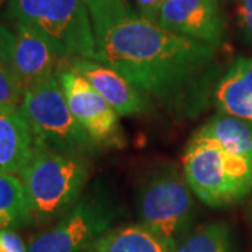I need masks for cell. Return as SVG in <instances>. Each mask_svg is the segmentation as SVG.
Returning a JSON list of instances; mask_svg holds the SVG:
<instances>
[{
    "label": "cell",
    "mask_w": 252,
    "mask_h": 252,
    "mask_svg": "<svg viewBox=\"0 0 252 252\" xmlns=\"http://www.w3.org/2000/svg\"><path fill=\"white\" fill-rule=\"evenodd\" d=\"M94 36L95 61L158 98L181 93L216 54L215 46L171 32L133 11L94 30Z\"/></svg>",
    "instance_id": "1"
},
{
    "label": "cell",
    "mask_w": 252,
    "mask_h": 252,
    "mask_svg": "<svg viewBox=\"0 0 252 252\" xmlns=\"http://www.w3.org/2000/svg\"><path fill=\"white\" fill-rule=\"evenodd\" d=\"M18 177L26 189L31 224H42L77 203L90 177V164L89 158L35 146Z\"/></svg>",
    "instance_id": "2"
},
{
    "label": "cell",
    "mask_w": 252,
    "mask_h": 252,
    "mask_svg": "<svg viewBox=\"0 0 252 252\" xmlns=\"http://www.w3.org/2000/svg\"><path fill=\"white\" fill-rule=\"evenodd\" d=\"M182 172L193 195L209 206L234 203L252 190V161L198 133L184 154Z\"/></svg>",
    "instance_id": "3"
},
{
    "label": "cell",
    "mask_w": 252,
    "mask_h": 252,
    "mask_svg": "<svg viewBox=\"0 0 252 252\" xmlns=\"http://www.w3.org/2000/svg\"><path fill=\"white\" fill-rule=\"evenodd\" d=\"M18 107L32 130L35 146L84 158L101 149L72 115L56 73L24 89Z\"/></svg>",
    "instance_id": "4"
},
{
    "label": "cell",
    "mask_w": 252,
    "mask_h": 252,
    "mask_svg": "<svg viewBox=\"0 0 252 252\" xmlns=\"http://www.w3.org/2000/svg\"><path fill=\"white\" fill-rule=\"evenodd\" d=\"M6 11L44 36L61 59H95L93 21L81 0H7Z\"/></svg>",
    "instance_id": "5"
},
{
    "label": "cell",
    "mask_w": 252,
    "mask_h": 252,
    "mask_svg": "<svg viewBox=\"0 0 252 252\" xmlns=\"http://www.w3.org/2000/svg\"><path fill=\"white\" fill-rule=\"evenodd\" d=\"M184 172L174 164L156 168L142 184L137 215L146 225L175 248L195 216V199Z\"/></svg>",
    "instance_id": "6"
},
{
    "label": "cell",
    "mask_w": 252,
    "mask_h": 252,
    "mask_svg": "<svg viewBox=\"0 0 252 252\" xmlns=\"http://www.w3.org/2000/svg\"><path fill=\"white\" fill-rule=\"evenodd\" d=\"M119 210L102 189L84 196L48 230L27 244V252H90L111 228Z\"/></svg>",
    "instance_id": "7"
},
{
    "label": "cell",
    "mask_w": 252,
    "mask_h": 252,
    "mask_svg": "<svg viewBox=\"0 0 252 252\" xmlns=\"http://www.w3.org/2000/svg\"><path fill=\"white\" fill-rule=\"evenodd\" d=\"M64 99L74 119L83 129L102 146H122L124 135L119 126V115L98 91L62 58L56 66Z\"/></svg>",
    "instance_id": "8"
},
{
    "label": "cell",
    "mask_w": 252,
    "mask_h": 252,
    "mask_svg": "<svg viewBox=\"0 0 252 252\" xmlns=\"http://www.w3.org/2000/svg\"><path fill=\"white\" fill-rule=\"evenodd\" d=\"M156 24L215 48L224 36V21L217 0H167Z\"/></svg>",
    "instance_id": "9"
},
{
    "label": "cell",
    "mask_w": 252,
    "mask_h": 252,
    "mask_svg": "<svg viewBox=\"0 0 252 252\" xmlns=\"http://www.w3.org/2000/svg\"><path fill=\"white\" fill-rule=\"evenodd\" d=\"M69 64L99 94L107 99L119 117H130L142 114L147 108V102L142 91L124 77L121 73L105 63L86 58H66Z\"/></svg>",
    "instance_id": "10"
},
{
    "label": "cell",
    "mask_w": 252,
    "mask_h": 252,
    "mask_svg": "<svg viewBox=\"0 0 252 252\" xmlns=\"http://www.w3.org/2000/svg\"><path fill=\"white\" fill-rule=\"evenodd\" d=\"M16 24V44L13 52V72L23 90L56 72L61 61L51 44L35 30L21 23Z\"/></svg>",
    "instance_id": "11"
},
{
    "label": "cell",
    "mask_w": 252,
    "mask_h": 252,
    "mask_svg": "<svg viewBox=\"0 0 252 252\" xmlns=\"http://www.w3.org/2000/svg\"><path fill=\"white\" fill-rule=\"evenodd\" d=\"M35 150V139L18 105L0 104V172L16 174Z\"/></svg>",
    "instance_id": "12"
},
{
    "label": "cell",
    "mask_w": 252,
    "mask_h": 252,
    "mask_svg": "<svg viewBox=\"0 0 252 252\" xmlns=\"http://www.w3.org/2000/svg\"><path fill=\"white\" fill-rule=\"evenodd\" d=\"M221 112L252 122V59L238 58L216 87Z\"/></svg>",
    "instance_id": "13"
},
{
    "label": "cell",
    "mask_w": 252,
    "mask_h": 252,
    "mask_svg": "<svg viewBox=\"0 0 252 252\" xmlns=\"http://www.w3.org/2000/svg\"><path fill=\"white\" fill-rule=\"evenodd\" d=\"M90 252H174L170 244L143 224L111 228Z\"/></svg>",
    "instance_id": "14"
},
{
    "label": "cell",
    "mask_w": 252,
    "mask_h": 252,
    "mask_svg": "<svg viewBox=\"0 0 252 252\" xmlns=\"http://www.w3.org/2000/svg\"><path fill=\"white\" fill-rule=\"evenodd\" d=\"M220 144L228 153L252 161V122L219 112L196 132Z\"/></svg>",
    "instance_id": "15"
},
{
    "label": "cell",
    "mask_w": 252,
    "mask_h": 252,
    "mask_svg": "<svg viewBox=\"0 0 252 252\" xmlns=\"http://www.w3.org/2000/svg\"><path fill=\"white\" fill-rule=\"evenodd\" d=\"M31 225L26 189L16 174L0 172V230Z\"/></svg>",
    "instance_id": "16"
},
{
    "label": "cell",
    "mask_w": 252,
    "mask_h": 252,
    "mask_svg": "<svg viewBox=\"0 0 252 252\" xmlns=\"http://www.w3.org/2000/svg\"><path fill=\"white\" fill-rule=\"evenodd\" d=\"M174 252H231L228 227L223 223L202 225L185 235Z\"/></svg>",
    "instance_id": "17"
},
{
    "label": "cell",
    "mask_w": 252,
    "mask_h": 252,
    "mask_svg": "<svg viewBox=\"0 0 252 252\" xmlns=\"http://www.w3.org/2000/svg\"><path fill=\"white\" fill-rule=\"evenodd\" d=\"M90 13L93 28L107 26L109 23L117 21L118 18L124 17L132 10L125 4L124 0H81Z\"/></svg>",
    "instance_id": "18"
},
{
    "label": "cell",
    "mask_w": 252,
    "mask_h": 252,
    "mask_svg": "<svg viewBox=\"0 0 252 252\" xmlns=\"http://www.w3.org/2000/svg\"><path fill=\"white\" fill-rule=\"evenodd\" d=\"M23 87L14 72L0 63V104L20 105L23 99Z\"/></svg>",
    "instance_id": "19"
},
{
    "label": "cell",
    "mask_w": 252,
    "mask_h": 252,
    "mask_svg": "<svg viewBox=\"0 0 252 252\" xmlns=\"http://www.w3.org/2000/svg\"><path fill=\"white\" fill-rule=\"evenodd\" d=\"M16 44V34L0 24V63L13 70V52Z\"/></svg>",
    "instance_id": "20"
},
{
    "label": "cell",
    "mask_w": 252,
    "mask_h": 252,
    "mask_svg": "<svg viewBox=\"0 0 252 252\" xmlns=\"http://www.w3.org/2000/svg\"><path fill=\"white\" fill-rule=\"evenodd\" d=\"M238 23L245 41L252 46V0H241L238 6Z\"/></svg>",
    "instance_id": "21"
},
{
    "label": "cell",
    "mask_w": 252,
    "mask_h": 252,
    "mask_svg": "<svg viewBox=\"0 0 252 252\" xmlns=\"http://www.w3.org/2000/svg\"><path fill=\"white\" fill-rule=\"evenodd\" d=\"M0 252H27V245L13 230H0Z\"/></svg>",
    "instance_id": "22"
},
{
    "label": "cell",
    "mask_w": 252,
    "mask_h": 252,
    "mask_svg": "<svg viewBox=\"0 0 252 252\" xmlns=\"http://www.w3.org/2000/svg\"><path fill=\"white\" fill-rule=\"evenodd\" d=\"M137 7V14L149 21H157L158 13L167 0H133Z\"/></svg>",
    "instance_id": "23"
},
{
    "label": "cell",
    "mask_w": 252,
    "mask_h": 252,
    "mask_svg": "<svg viewBox=\"0 0 252 252\" xmlns=\"http://www.w3.org/2000/svg\"><path fill=\"white\" fill-rule=\"evenodd\" d=\"M3 1H4V0H0V7H1V4H3Z\"/></svg>",
    "instance_id": "24"
}]
</instances>
